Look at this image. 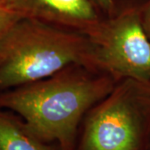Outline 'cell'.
Listing matches in <instances>:
<instances>
[{"mask_svg":"<svg viewBox=\"0 0 150 150\" xmlns=\"http://www.w3.org/2000/svg\"><path fill=\"white\" fill-rule=\"evenodd\" d=\"M119 81L74 64L42 80L0 92V108L19 115L29 129L60 150H74L81 123Z\"/></svg>","mask_w":150,"mask_h":150,"instance_id":"obj_1","label":"cell"},{"mask_svg":"<svg viewBox=\"0 0 150 150\" xmlns=\"http://www.w3.org/2000/svg\"><path fill=\"white\" fill-rule=\"evenodd\" d=\"M74 64L97 70L88 36L21 18L0 39V92L47 79Z\"/></svg>","mask_w":150,"mask_h":150,"instance_id":"obj_2","label":"cell"},{"mask_svg":"<svg viewBox=\"0 0 150 150\" xmlns=\"http://www.w3.org/2000/svg\"><path fill=\"white\" fill-rule=\"evenodd\" d=\"M150 82L125 79L87 112L74 150H149Z\"/></svg>","mask_w":150,"mask_h":150,"instance_id":"obj_3","label":"cell"},{"mask_svg":"<svg viewBox=\"0 0 150 150\" xmlns=\"http://www.w3.org/2000/svg\"><path fill=\"white\" fill-rule=\"evenodd\" d=\"M145 1L113 0L111 13L87 35L99 72L118 81L150 82V42L141 17Z\"/></svg>","mask_w":150,"mask_h":150,"instance_id":"obj_4","label":"cell"},{"mask_svg":"<svg viewBox=\"0 0 150 150\" xmlns=\"http://www.w3.org/2000/svg\"><path fill=\"white\" fill-rule=\"evenodd\" d=\"M11 10L23 18L88 35L103 15L90 0H9Z\"/></svg>","mask_w":150,"mask_h":150,"instance_id":"obj_5","label":"cell"},{"mask_svg":"<svg viewBox=\"0 0 150 150\" xmlns=\"http://www.w3.org/2000/svg\"><path fill=\"white\" fill-rule=\"evenodd\" d=\"M0 150H60L33 132L23 118L0 108Z\"/></svg>","mask_w":150,"mask_h":150,"instance_id":"obj_6","label":"cell"},{"mask_svg":"<svg viewBox=\"0 0 150 150\" xmlns=\"http://www.w3.org/2000/svg\"><path fill=\"white\" fill-rule=\"evenodd\" d=\"M21 17L15 12L0 10V39Z\"/></svg>","mask_w":150,"mask_h":150,"instance_id":"obj_7","label":"cell"},{"mask_svg":"<svg viewBox=\"0 0 150 150\" xmlns=\"http://www.w3.org/2000/svg\"><path fill=\"white\" fill-rule=\"evenodd\" d=\"M142 23L146 35L150 42V0H146L142 8Z\"/></svg>","mask_w":150,"mask_h":150,"instance_id":"obj_8","label":"cell"},{"mask_svg":"<svg viewBox=\"0 0 150 150\" xmlns=\"http://www.w3.org/2000/svg\"><path fill=\"white\" fill-rule=\"evenodd\" d=\"M93 5L99 11L103 17L108 16L111 13L113 8V0H90Z\"/></svg>","mask_w":150,"mask_h":150,"instance_id":"obj_9","label":"cell"},{"mask_svg":"<svg viewBox=\"0 0 150 150\" xmlns=\"http://www.w3.org/2000/svg\"><path fill=\"white\" fill-rule=\"evenodd\" d=\"M0 10L12 11L10 8L9 0H0Z\"/></svg>","mask_w":150,"mask_h":150,"instance_id":"obj_10","label":"cell"},{"mask_svg":"<svg viewBox=\"0 0 150 150\" xmlns=\"http://www.w3.org/2000/svg\"><path fill=\"white\" fill-rule=\"evenodd\" d=\"M149 150H150V149H149Z\"/></svg>","mask_w":150,"mask_h":150,"instance_id":"obj_11","label":"cell"}]
</instances>
